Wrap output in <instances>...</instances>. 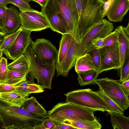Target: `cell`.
Instances as JSON below:
<instances>
[{"mask_svg":"<svg viewBox=\"0 0 129 129\" xmlns=\"http://www.w3.org/2000/svg\"><path fill=\"white\" fill-rule=\"evenodd\" d=\"M45 118L21 107L10 106L0 100V120L4 128L35 129Z\"/></svg>","mask_w":129,"mask_h":129,"instance_id":"1","label":"cell"},{"mask_svg":"<svg viewBox=\"0 0 129 129\" xmlns=\"http://www.w3.org/2000/svg\"><path fill=\"white\" fill-rule=\"evenodd\" d=\"M96 111H99L71 102H60L48 111L46 117L51 119L56 125H59L66 119L93 120L96 117L94 113Z\"/></svg>","mask_w":129,"mask_h":129,"instance_id":"2","label":"cell"},{"mask_svg":"<svg viewBox=\"0 0 129 129\" xmlns=\"http://www.w3.org/2000/svg\"><path fill=\"white\" fill-rule=\"evenodd\" d=\"M29 67L27 75L29 83H35L34 79H37V84L43 89H51L52 81L55 72V64L53 65L43 64L38 59L30 45L27 47L24 53Z\"/></svg>","mask_w":129,"mask_h":129,"instance_id":"3","label":"cell"},{"mask_svg":"<svg viewBox=\"0 0 129 129\" xmlns=\"http://www.w3.org/2000/svg\"><path fill=\"white\" fill-rule=\"evenodd\" d=\"M66 102H71L103 112L110 111V108L104 100L96 91L87 88L77 89L64 94Z\"/></svg>","mask_w":129,"mask_h":129,"instance_id":"4","label":"cell"},{"mask_svg":"<svg viewBox=\"0 0 129 129\" xmlns=\"http://www.w3.org/2000/svg\"><path fill=\"white\" fill-rule=\"evenodd\" d=\"M57 9L65 23L68 33L81 43L79 16L75 0H54Z\"/></svg>","mask_w":129,"mask_h":129,"instance_id":"5","label":"cell"},{"mask_svg":"<svg viewBox=\"0 0 129 129\" xmlns=\"http://www.w3.org/2000/svg\"><path fill=\"white\" fill-rule=\"evenodd\" d=\"M89 46L79 42L72 36L69 49L63 60L61 63H55L56 77H68L70 71L74 66L78 59L86 53Z\"/></svg>","mask_w":129,"mask_h":129,"instance_id":"6","label":"cell"},{"mask_svg":"<svg viewBox=\"0 0 129 129\" xmlns=\"http://www.w3.org/2000/svg\"><path fill=\"white\" fill-rule=\"evenodd\" d=\"M119 80L105 78L97 79L95 84L102 91L123 110L129 106V97L125 94L121 88Z\"/></svg>","mask_w":129,"mask_h":129,"instance_id":"7","label":"cell"},{"mask_svg":"<svg viewBox=\"0 0 129 129\" xmlns=\"http://www.w3.org/2000/svg\"><path fill=\"white\" fill-rule=\"evenodd\" d=\"M104 4L98 0H88L85 8L79 14L80 38L84 31L101 20Z\"/></svg>","mask_w":129,"mask_h":129,"instance_id":"8","label":"cell"},{"mask_svg":"<svg viewBox=\"0 0 129 129\" xmlns=\"http://www.w3.org/2000/svg\"><path fill=\"white\" fill-rule=\"evenodd\" d=\"M21 27L31 31H40L50 26L41 12L31 8L19 10Z\"/></svg>","mask_w":129,"mask_h":129,"instance_id":"9","label":"cell"},{"mask_svg":"<svg viewBox=\"0 0 129 129\" xmlns=\"http://www.w3.org/2000/svg\"><path fill=\"white\" fill-rule=\"evenodd\" d=\"M30 45L41 64L53 65L57 61L58 50L49 40L38 39L34 42L32 40Z\"/></svg>","mask_w":129,"mask_h":129,"instance_id":"10","label":"cell"},{"mask_svg":"<svg viewBox=\"0 0 129 129\" xmlns=\"http://www.w3.org/2000/svg\"><path fill=\"white\" fill-rule=\"evenodd\" d=\"M101 63L98 72L99 74L104 71L120 68V59L118 44L105 46L99 49Z\"/></svg>","mask_w":129,"mask_h":129,"instance_id":"11","label":"cell"},{"mask_svg":"<svg viewBox=\"0 0 129 129\" xmlns=\"http://www.w3.org/2000/svg\"><path fill=\"white\" fill-rule=\"evenodd\" d=\"M41 12L47 21L51 29L62 35L68 33L67 26L58 11L54 0H48Z\"/></svg>","mask_w":129,"mask_h":129,"instance_id":"12","label":"cell"},{"mask_svg":"<svg viewBox=\"0 0 129 129\" xmlns=\"http://www.w3.org/2000/svg\"><path fill=\"white\" fill-rule=\"evenodd\" d=\"M113 24L103 18L86 29L81 38V43L90 45L91 41L97 38L105 37L113 30Z\"/></svg>","mask_w":129,"mask_h":129,"instance_id":"13","label":"cell"},{"mask_svg":"<svg viewBox=\"0 0 129 129\" xmlns=\"http://www.w3.org/2000/svg\"><path fill=\"white\" fill-rule=\"evenodd\" d=\"M31 32L22 29L11 45L3 51V53L8 58L13 60L23 55L32 40Z\"/></svg>","mask_w":129,"mask_h":129,"instance_id":"14","label":"cell"},{"mask_svg":"<svg viewBox=\"0 0 129 129\" xmlns=\"http://www.w3.org/2000/svg\"><path fill=\"white\" fill-rule=\"evenodd\" d=\"M115 30L118 33V44L120 59V68L126 57L129 55V22L124 27L120 25L116 27Z\"/></svg>","mask_w":129,"mask_h":129,"instance_id":"15","label":"cell"},{"mask_svg":"<svg viewBox=\"0 0 129 129\" xmlns=\"http://www.w3.org/2000/svg\"><path fill=\"white\" fill-rule=\"evenodd\" d=\"M129 9V0H114L106 14L111 21H121Z\"/></svg>","mask_w":129,"mask_h":129,"instance_id":"16","label":"cell"},{"mask_svg":"<svg viewBox=\"0 0 129 129\" xmlns=\"http://www.w3.org/2000/svg\"><path fill=\"white\" fill-rule=\"evenodd\" d=\"M21 26L19 12L14 5H10L7 8L4 29L6 34L13 33Z\"/></svg>","mask_w":129,"mask_h":129,"instance_id":"17","label":"cell"},{"mask_svg":"<svg viewBox=\"0 0 129 129\" xmlns=\"http://www.w3.org/2000/svg\"><path fill=\"white\" fill-rule=\"evenodd\" d=\"M25 98L20 93L15 91L1 93L0 100L11 106L21 107Z\"/></svg>","mask_w":129,"mask_h":129,"instance_id":"18","label":"cell"},{"mask_svg":"<svg viewBox=\"0 0 129 129\" xmlns=\"http://www.w3.org/2000/svg\"><path fill=\"white\" fill-rule=\"evenodd\" d=\"M74 67L75 71L77 73L90 70L97 71L91 55L87 53L78 59Z\"/></svg>","mask_w":129,"mask_h":129,"instance_id":"19","label":"cell"},{"mask_svg":"<svg viewBox=\"0 0 129 129\" xmlns=\"http://www.w3.org/2000/svg\"><path fill=\"white\" fill-rule=\"evenodd\" d=\"M28 111L42 116L45 118L47 115L45 109L37 100L36 98L31 96L25 98L21 107Z\"/></svg>","mask_w":129,"mask_h":129,"instance_id":"20","label":"cell"},{"mask_svg":"<svg viewBox=\"0 0 129 129\" xmlns=\"http://www.w3.org/2000/svg\"><path fill=\"white\" fill-rule=\"evenodd\" d=\"M62 124L72 126L75 129H100L102 128V125L96 117L92 121L66 119Z\"/></svg>","mask_w":129,"mask_h":129,"instance_id":"21","label":"cell"},{"mask_svg":"<svg viewBox=\"0 0 129 129\" xmlns=\"http://www.w3.org/2000/svg\"><path fill=\"white\" fill-rule=\"evenodd\" d=\"M111 122L114 129H129V117L123 114L111 112Z\"/></svg>","mask_w":129,"mask_h":129,"instance_id":"22","label":"cell"},{"mask_svg":"<svg viewBox=\"0 0 129 129\" xmlns=\"http://www.w3.org/2000/svg\"><path fill=\"white\" fill-rule=\"evenodd\" d=\"M9 70L14 71L27 74L29 71V67L24 55H22L8 64Z\"/></svg>","mask_w":129,"mask_h":129,"instance_id":"23","label":"cell"},{"mask_svg":"<svg viewBox=\"0 0 129 129\" xmlns=\"http://www.w3.org/2000/svg\"><path fill=\"white\" fill-rule=\"evenodd\" d=\"M72 36L69 33L62 35L58 50L57 63H61L64 58L69 49Z\"/></svg>","mask_w":129,"mask_h":129,"instance_id":"24","label":"cell"},{"mask_svg":"<svg viewBox=\"0 0 129 129\" xmlns=\"http://www.w3.org/2000/svg\"><path fill=\"white\" fill-rule=\"evenodd\" d=\"M77 74L78 84L82 86L95 84V81L97 79L99 74L95 70L81 72Z\"/></svg>","mask_w":129,"mask_h":129,"instance_id":"25","label":"cell"},{"mask_svg":"<svg viewBox=\"0 0 129 129\" xmlns=\"http://www.w3.org/2000/svg\"><path fill=\"white\" fill-rule=\"evenodd\" d=\"M27 75L17 71L9 70L7 77L3 83L17 86L27 79Z\"/></svg>","mask_w":129,"mask_h":129,"instance_id":"26","label":"cell"},{"mask_svg":"<svg viewBox=\"0 0 129 129\" xmlns=\"http://www.w3.org/2000/svg\"><path fill=\"white\" fill-rule=\"evenodd\" d=\"M108 105L110 111L107 113L114 112L120 114H124V110L119 107L113 100L102 91L99 90L96 91Z\"/></svg>","mask_w":129,"mask_h":129,"instance_id":"27","label":"cell"},{"mask_svg":"<svg viewBox=\"0 0 129 129\" xmlns=\"http://www.w3.org/2000/svg\"><path fill=\"white\" fill-rule=\"evenodd\" d=\"M22 30V28L20 27L14 33L6 34L5 36L0 44V48L3 51L11 45Z\"/></svg>","mask_w":129,"mask_h":129,"instance_id":"28","label":"cell"},{"mask_svg":"<svg viewBox=\"0 0 129 129\" xmlns=\"http://www.w3.org/2000/svg\"><path fill=\"white\" fill-rule=\"evenodd\" d=\"M120 83L129 79V55L126 58L122 67L119 69Z\"/></svg>","mask_w":129,"mask_h":129,"instance_id":"29","label":"cell"},{"mask_svg":"<svg viewBox=\"0 0 129 129\" xmlns=\"http://www.w3.org/2000/svg\"><path fill=\"white\" fill-rule=\"evenodd\" d=\"M87 53L91 55L96 70L98 73L101 63V57L99 49L91 48L89 47Z\"/></svg>","mask_w":129,"mask_h":129,"instance_id":"30","label":"cell"},{"mask_svg":"<svg viewBox=\"0 0 129 129\" xmlns=\"http://www.w3.org/2000/svg\"><path fill=\"white\" fill-rule=\"evenodd\" d=\"M7 60L2 57L0 59V83H2L6 78L9 70L7 68Z\"/></svg>","mask_w":129,"mask_h":129,"instance_id":"31","label":"cell"},{"mask_svg":"<svg viewBox=\"0 0 129 129\" xmlns=\"http://www.w3.org/2000/svg\"><path fill=\"white\" fill-rule=\"evenodd\" d=\"M118 33L116 31L111 32L105 37V42L104 47L118 44Z\"/></svg>","mask_w":129,"mask_h":129,"instance_id":"32","label":"cell"},{"mask_svg":"<svg viewBox=\"0 0 129 129\" xmlns=\"http://www.w3.org/2000/svg\"><path fill=\"white\" fill-rule=\"evenodd\" d=\"M28 83L26 79L17 85L15 88V91L20 93L24 97L26 98L30 94L28 89Z\"/></svg>","mask_w":129,"mask_h":129,"instance_id":"33","label":"cell"},{"mask_svg":"<svg viewBox=\"0 0 129 129\" xmlns=\"http://www.w3.org/2000/svg\"><path fill=\"white\" fill-rule=\"evenodd\" d=\"M11 4L17 7L19 10L30 9V6L28 2L24 0H7Z\"/></svg>","mask_w":129,"mask_h":129,"instance_id":"34","label":"cell"},{"mask_svg":"<svg viewBox=\"0 0 129 129\" xmlns=\"http://www.w3.org/2000/svg\"><path fill=\"white\" fill-rule=\"evenodd\" d=\"M105 37L103 38H97L92 40L90 43L89 48L100 49L103 47L105 42Z\"/></svg>","mask_w":129,"mask_h":129,"instance_id":"35","label":"cell"},{"mask_svg":"<svg viewBox=\"0 0 129 129\" xmlns=\"http://www.w3.org/2000/svg\"><path fill=\"white\" fill-rule=\"evenodd\" d=\"M42 87L40 85L35 83H28V89L29 94L42 92L44 91Z\"/></svg>","mask_w":129,"mask_h":129,"instance_id":"36","label":"cell"},{"mask_svg":"<svg viewBox=\"0 0 129 129\" xmlns=\"http://www.w3.org/2000/svg\"><path fill=\"white\" fill-rule=\"evenodd\" d=\"M17 86L8 84L0 83V93H5L15 90V88Z\"/></svg>","mask_w":129,"mask_h":129,"instance_id":"37","label":"cell"},{"mask_svg":"<svg viewBox=\"0 0 129 129\" xmlns=\"http://www.w3.org/2000/svg\"><path fill=\"white\" fill-rule=\"evenodd\" d=\"M8 8L7 5L0 4V19L4 26L6 22Z\"/></svg>","mask_w":129,"mask_h":129,"instance_id":"38","label":"cell"},{"mask_svg":"<svg viewBox=\"0 0 129 129\" xmlns=\"http://www.w3.org/2000/svg\"><path fill=\"white\" fill-rule=\"evenodd\" d=\"M45 129H54L56 124L53 121L51 118L48 117L45 118L41 122Z\"/></svg>","mask_w":129,"mask_h":129,"instance_id":"39","label":"cell"},{"mask_svg":"<svg viewBox=\"0 0 129 129\" xmlns=\"http://www.w3.org/2000/svg\"><path fill=\"white\" fill-rule=\"evenodd\" d=\"M121 88L125 94L128 97L129 95V79L123 81L120 84Z\"/></svg>","mask_w":129,"mask_h":129,"instance_id":"40","label":"cell"},{"mask_svg":"<svg viewBox=\"0 0 129 129\" xmlns=\"http://www.w3.org/2000/svg\"><path fill=\"white\" fill-rule=\"evenodd\" d=\"M114 0H108L104 4L102 17L103 19L106 15L108 10Z\"/></svg>","mask_w":129,"mask_h":129,"instance_id":"41","label":"cell"},{"mask_svg":"<svg viewBox=\"0 0 129 129\" xmlns=\"http://www.w3.org/2000/svg\"><path fill=\"white\" fill-rule=\"evenodd\" d=\"M75 129L74 127L69 125L62 124H61L56 125L54 129Z\"/></svg>","mask_w":129,"mask_h":129,"instance_id":"42","label":"cell"},{"mask_svg":"<svg viewBox=\"0 0 129 129\" xmlns=\"http://www.w3.org/2000/svg\"><path fill=\"white\" fill-rule=\"evenodd\" d=\"M48 0H31L39 4L42 7H44L47 5Z\"/></svg>","mask_w":129,"mask_h":129,"instance_id":"43","label":"cell"},{"mask_svg":"<svg viewBox=\"0 0 129 129\" xmlns=\"http://www.w3.org/2000/svg\"><path fill=\"white\" fill-rule=\"evenodd\" d=\"M88 0H80L82 5V10H84L85 8Z\"/></svg>","mask_w":129,"mask_h":129,"instance_id":"44","label":"cell"},{"mask_svg":"<svg viewBox=\"0 0 129 129\" xmlns=\"http://www.w3.org/2000/svg\"><path fill=\"white\" fill-rule=\"evenodd\" d=\"M6 34L4 28L0 27V36L3 37Z\"/></svg>","mask_w":129,"mask_h":129,"instance_id":"45","label":"cell"},{"mask_svg":"<svg viewBox=\"0 0 129 129\" xmlns=\"http://www.w3.org/2000/svg\"><path fill=\"white\" fill-rule=\"evenodd\" d=\"M0 4L7 5L8 4H11V3L7 0H0Z\"/></svg>","mask_w":129,"mask_h":129,"instance_id":"46","label":"cell"},{"mask_svg":"<svg viewBox=\"0 0 129 129\" xmlns=\"http://www.w3.org/2000/svg\"><path fill=\"white\" fill-rule=\"evenodd\" d=\"M35 129H45V128L41 123L37 125L35 127Z\"/></svg>","mask_w":129,"mask_h":129,"instance_id":"47","label":"cell"},{"mask_svg":"<svg viewBox=\"0 0 129 129\" xmlns=\"http://www.w3.org/2000/svg\"><path fill=\"white\" fill-rule=\"evenodd\" d=\"M108 0H98V1L101 3H102L104 4L108 1Z\"/></svg>","mask_w":129,"mask_h":129,"instance_id":"48","label":"cell"},{"mask_svg":"<svg viewBox=\"0 0 129 129\" xmlns=\"http://www.w3.org/2000/svg\"><path fill=\"white\" fill-rule=\"evenodd\" d=\"M0 27L4 28L3 22L0 19Z\"/></svg>","mask_w":129,"mask_h":129,"instance_id":"49","label":"cell"},{"mask_svg":"<svg viewBox=\"0 0 129 129\" xmlns=\"http://www.w3.org/2000/svg\"><path fill=\"white\" fill-rule=\"evenodd\" d=\"M4 128L3 125L0 120V129Z\"/></svg>","mask_w":129,"mask_h":129,"instance_id":"50","label":"cell"},{"mask_svg":"<svg viewBox=\"0 0 129 129\" xmlns=\"http://www.w3.org/2000/svg\"><path fill=\"white\" fill-rule=\"evenodd\" d=\"M3 54V51L0 48V57H2Z\"/></svg>","mask_w":129,"mask_h":129,"instance_id":"51","label":"cell"},{"mask_svg":"<svg viewBox=\"0 0 129 129\" xmlns=\"http://www.w3.org/2000/svg\"><path fill=\"white\" fill-rule=\"evenodd\" d=\"M2 37L0 36V44L1 43L3 40V38H2Z\"/></svg>","mask_w":129,"mask_h":129,"instance_id":"52","label":"cell"},{"mask_svg":"<svg viewBox=\"0 0 129 129\" xmlns=\"http://www.w3.org/2000/svg\"><path fill=\"white\" fill-rule=\"evenodd\" d=\"M24 0L27 2L28 3L29 2H30V1H31V0Z\"/></svg>","mask_w":129,"mask_h":129,"instance_id":"53","label":"cell"},{"mask_svg":"<svg viewBox=\"0 0 129 129\" xmlns=\"http://www.w3.org/2000/svg\"><path fill=\"white\" fill-rule=\"evenodd\" d=\"M1 57H0V59L1 58Z\"/></svg>","mask_w":129,"mask_h":129,"instance_id":"54","label":"cell"},{"mask_svg":"<svg viewBox=\"0 0 129 129\" xmlns=\"http://www.w3.org/2000/svg\"><path fill=\"white\" fill-rule=\"evenodd\" d=\"M1 93H0V96Z\"/></svg>","mask_w":129,"mask_h":129,"instance_id":"55","label":"cell"}]
</instances>
